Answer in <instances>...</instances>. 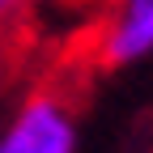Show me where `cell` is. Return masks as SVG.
<instances>
[{"mask_svg":"<svg viewBox=\"0 0 153 153\" xmlns=\"http://www.w3.org/2000/svg\"><path fill=\"white\" fill-rule=\"evenodd\" d=\"M0 153H76L72 106L55 89H38L0 128Z\"/></svg>","mask_w":153,"mask_h":153,"instance_id":"obj_1","label":"cell"},{"mask_svg":"<svg viewBox=\"0 0 153 153\" xmlns=\"http://www.w3.org/2000/svg\"><path fill=\"white\" fill-rule=\"evenodd\" d=\"M98 55L106 68H128L153 55V0H115L102 26Z\"/></svg>","mask_w":153,"mask_h":153,"instance_id":"obj_2","label":"cell"},{"mask_svg":"<svg viewBox=\"0 0 153 153\" xmlns=\"http://www.w3.org/2000/svg\"><path fill=\"white\" fill-rule=\"evenodd\" d=\"M26 9H30V0H0V30H4L9 22H17Z\"/></svg>","mask_w":153,"mask_h":153,"instance_id":"obj_3","label":"cell"}]
</instances>
